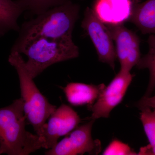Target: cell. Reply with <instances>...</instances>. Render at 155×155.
I'll use <instances>...</instances> for the list:
<instances>
[{
    "label": "cell",
    "mask_w": 155,
    "mask_h": 155,
    "mask_svg": "<svg viewBox=\"0 0 155 155\" xmlns=\"http://www.w3.org/2000/svg\"><path fill=\"white\" fill-rule=\"evenodd\" d=\"M149 49L147 54L140 58L137 65L139 69H148L150 72V81L145 97L150 96L155 88V35H151L148 39Z\"/></svg>",
    "instance_id": "14"
},
{
    "label": "cell",
    "mask_w": 155,
    "mask_h": 155,
    "mask_svg": "<svg viewBox=\"0 0 155 155\" xmlns=\"http://www.w3.org/2000/svg\"><path fill=\"white\" fill-rule=\"evenodd\" d=\"M103 155H137L128 145L118 140H114L110 143L103 153Z\"/></svg>",
    "instance_id": "17"
},
{
    "label": "cell",
    "mask_w": 155,
    "mask_h": 155,
    "mask_svg": "<svg viewBox=\"0 0 155 155\" xmlns=\"http://www.w3.org/2000/svg\"><path fill=\"white\" fill-rule=\"evenodd\" d=\"M105 86L104 84L94 85L72 82L64 88L68 101L74 106L87 105L90 107L96 101Z\"/></svg>",
    "instance_id": "11"
},
{
    "label": "cell",
    "mask_w": 155,
    "mask_h": 155,
    "mask_svg": "<svg viewBox=\"0 0 155 155\" xmlns=\"http://www.w3.org/2000/svg\"><path fill=\"white\" fill-rule=\"evenodd\" d=\"M79 11V5L69 1L23 22L11 52L20 54L26 45L36 39L72 36Z\"/></svg>",
    "instance_id": "1"
},
{
    "label": "cell",
    "mask_w": 155,
    "mask_h": 155,
    "mask_svg": "<svg viewBox=\"0 0 155 155\" xmlns=\"http://www.w3.org/2000/svg\"><path fill=\"white\" fill-rule=\"evenodd\" d=\"M20 54L27 56L25 67L34 79L53 64L77 58L79 48L72 36L41 38L26 45Z\"/></svg>",
    "instance_id": "3"
},
{
    "label": "cell",
    "mask_w": 155,
    "mask_h": 155,
    "mask_svg": "<svg viewBox=\"0 0 155 155\" xmlns=\"http://www.w3.org/2000/svg\"><path fill=\"white\" fill-rule=\"evenodd\" d=\"M24 11H27L29 16L41 14L56 6L62 5L72 0H17Z\"/></svg>",
    "instance_id": "15"
},
{
    "label": "cell",
    "mask_w": 155,
    "mask_h": 155,
    "mask_svg": "<svg viewBox=\"0 0 155 155\" xmlns=\"http://www.w3.org/2000/svg\"><path fill=\"white\" fill-rule=\"evenodd\" d=\"M134 77L129 71L120 69L107 86H105L94 104L90 107V119L107 118L111 111L122 102Z\"/></svg>",
    "instance_id": "6"
},
{
    "label": "cell",
    "mask_w": 155,
    "mask_h": 155,
    "mask_svg": "<svg viewBox=\"0 0 155 155\" xmlns=\"http://www.w3.org/2000/svg\"><path fill=\"white\" fill-rule=\"evenodd\" d=\"M81 26L91 39L99 61L108 64L114 70L117 58L116 50L106 24L98 18L92 9L87 7Z\"/></svg>",
    "instance_id": "5"
},
{
    "label": "cell",
    "mask_w": 155,
    "mask_h": 155,
    "mask_svg": "<svg viewBox=\"0 0 155 155\" xmlns=\"http://www.w3.org/2000/svg\"><path fill=\"white\" fill-rule=\"evenodd\" d=\"M44 125L41 135L44 141V148L49 150L58 142L61 137L67 135L77 127L81 119L72 108L66 104L57 108Z\"/></svg>",
    "instance_id": "9"
},
{
    "label": "cell",
    "mask_w": 155,
    "mask_h": 155,
    "mask_svg": "<svg viewBox=\"0 0 155 155\" xmlns=\"http://www.w3.org/2000/svg\"><path fill=\"white\" fill-rule=\"evenodd\" d=\"M94 120L77 127L52 148L45 153L47 155H97L101 149L99 140H93L91 130Z\"/></svg>",
    "instance_id": "7"
},
{
    "label": "cell",
    "mask_w": 155,
    "mask_h": 155,
    "mask_svg": "<svg viewBox=\"0 0 155 155\" xmlns=\"http://www.w3.org/2000/svg\"><path fill=\"white\" fill-rule=\"evenodd\" d=\"M106 25L116 44V58L120 63V69L130 72L141 58L139 38L123 24Z\"/></svg>",
    "instance_id": "8"
},
{
    "label": "cell",
    "mask_w": 155,
    "mask_h": 155,
    "mask_svg": "<svg viewBox=\"0 0 155 155\" xmlns=\"http://www.w3.org/2000/svg\"><path fill=\"white\" fill-rule=\"evenodd\" d=\"M8 62L19 76L21 97L23 102L26 120L32 125L36 134L40 136L44 125L57 107L49 102L40 91L25 67L21 54L11 52Z\"/></svg>",
    "instance_id": "4"
},
{
    "label": "cell",
    "mask_w": 155,
    "mask_h": 155,
    "mask_svg": "<svg viewBox=\"0 0 155 155\" xmlns=\"http://www.w3.org/2000/svg\"><path fill=\"white\" fill-rule=\"evenodd\" d=\"M24 11L17 0H0V37L11 30L19 32L17 19Z\"/></svg>",
    "instance_id": "13"
},
{
    "label": "cell",
    "mask_w": 155,
    "mask_h": 155,
    "mask_svg": "<svg viewBox=\"0 0 155 155\" xmlns=\"http://www.w3.org/2000/svg\"><path fill=\"white\" fill-rule=\"evenodd\" d=\"M26 120L21 97L0 108V155H28L44 148L43 137L25 129Z\"/></svg>",
    "instance_id": "2"
},
{
    "label": "cell",
    "mask_w": 155,
    "mask_h": 155,
    "mask_svg": "<svg viewBox=\"0 0 155 155\" xmlns=\"http://www.w3.org/2000/svg\"><path fill=\"white\" fill-rule=\"evenodd\" d=\"M137 154L140 155H155V144H149L142 147Z\"/></svg>",
    "instance_id": "19"
},
{
    "label": "cell",
    "mask_w": 155,
    "mask_h": 155,
    "mask_svg": "<svg viewBox=\"0 0 155 155\" xmlns=\"http://www.w3.org/2000/svg\"><path fill=\"white\" fill-rule=\"evenodd\" d=\"M137 107L141 110L150 109L155 113V94L153 96L143 97L136 104Z\"/></svg>",
    "instance_id": "18"
},
{
    "label": "cell",
    "mask_w": 155,
    "mask_h": 155,
    "mask_svg": "<svg viewBox=\"0 0 155 155\" xmlns=\"http://www.w3.org/2000/svg\"><path fill=\"white\" fill-rule=\"evenodd\" d=\"M129 21L144 34L155 35V0L141 3L134 2L133 10Z\"/></svg>",
    "instance_id": "12"
},
{
    "label": "cell",
    "mask_w": 155,
    "mask_h": 155,
    "mask_svg": "<svg viewBox=\"0 0 155 155\" xmlns=\"http://www.w3.org/2000/svg\"><path fill=\"white\" fill-rule=\"evenodd\" d=\"M134 2L131 0H97L92 9L105 24L118 25L129 21Z\"/></svg>",
    "instance_id": "10"
},
{
    "label": "cell",
    "mask_w": 155,
    "mask_h": 155,
    "mask_svg": "<svg viewBox=\"0 0 155 155\" xmlns=\"http://www.w3.org/2000/svg\"><path fill=\"white\" fill-rule=\"evenodd\" d=\"M140 119L150 144H155V113L150 109L140 110Z\"/></svg>",
    "instance_id": "16"
}]
</instances>
